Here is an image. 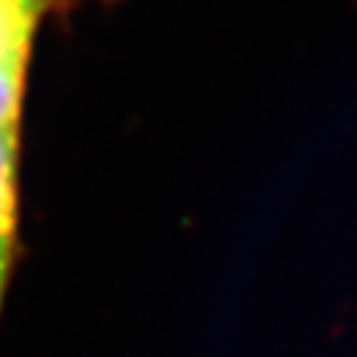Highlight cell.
<instances>
[{
  "label": "cell",
  "instance_id": "cell-1",
  "mask_svg": "<svg viewBox=\"0 0 357 357\" xmlns=\"http://www.w3.org/2000/svg\"><path fill=\"white\" fill-rule=\"evenodd\" d=\"M45 0H0V132L20 129L30 45Z\"/></svg>",
  "mask_w": 357,
  "mask_h": 357
},
{
  "label": "cell",
  "instance_id": "cell-2",
  "mask_svg": "<svg viewBox=\"0 0 357 357\" xmlns=\"http://www.w3.org/2000/svg\"><path fill=\"white\" fill-rule=\"evenodd\" d=\"M17 146L20 132H0V310L10 280L17 234Z\"/></svg>",
  "mask_w": 357,
  "mask_h": 357
}]
</instances>
